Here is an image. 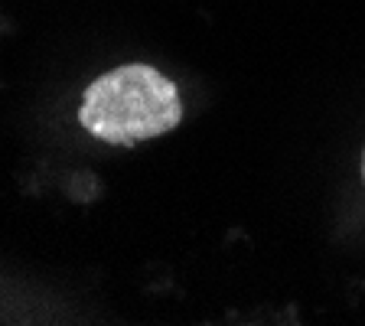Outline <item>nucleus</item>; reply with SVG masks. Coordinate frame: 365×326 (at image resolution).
Masks as SVG:
<instances>
[{"label": "nucleus", "mask_w": 365, "mask_h": 326, "mask_svg": "<svg viewBox=\"0 0 365 326\" xmlns=\"http://www.w3.org/2000/svg\"><path fill=\"white\" fill-rule=\"evenodd\" d=\"M78 121L105 144H140L182 121L180 91L153 66H121L88 85Z\"/></svg>", "instance_id": "f257e3e1"}, {"label": "nucleus", "mask_w": 365, "mask_h": 326, "mask_svg": "<svg viewBox=\"0 0 365 326\" xmlns=\"http://www.w3.org/2000/svg\"><path fill=\"white\" fill-rule=\"evenodd\" d=\"M362 180H365V151H362Z\"/></svg>", "instance_id": "f03ea898"}]
</instances>
